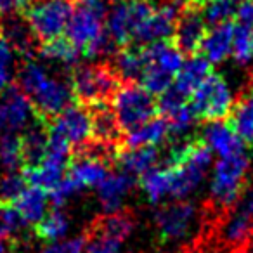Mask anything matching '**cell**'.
I'll return each instance as SVG.
<instances>
[{"label":"cell","mask_w":253,"mask_h":253,"mask_svg":"<svg viewBox=\"0 0 253 253\" xmlns=\"http://www.w3.org/2000/svg\"><path fill=\"white\" fill-rule=\"evenodd\" d=\"M153 0H118L106 14V32L115 45L132 42L139 26L153 12Z\"/></svg>","instance_id":"9"},{"label":"cell","mask_w":253,"mask_h":253,"mask_svg":"<svg viewBox=\"0 0 253 253\" xmlns=\"http://www.w3.org/2000/svg\"><path fill=\"white\" fill-rule=\"evenodd\" d=\"M120 78L111 68L106 66H80L71 75V88L77 99L84 104L94 106L113 97L120 87Z\"/></svg>","instance_id":"10"},{"label":"cell","mask_w":253,"mask_h":253,"mask_svg":"<svg viewBox=\"0 0 253 253\" xmlns=\"http://www.w3.org/2000/svg\"><path fill=\"white\" fill-rule=\"evenodd\" d=\"M16 71V50L7 40H0V94L11 87Z\"/></svg>","instance_id":"38"},{"label":"cell","mask_w":253,"mask_h":253,"mask_svg":"<svg viewBox=\"0 0 253 253\" xmlns=\"http://www.w3.org/2000/svg\"><path fill=\"white\" fill-rule=\"evenodd\" d=\"M232 39H234V25L231 21L211 25L201 40L200 52L210 64H220L231 56Z\"/></svg>","instance_id":"18"},{"label":"cell","mask_w":253,"mask_h":253,"mask_svg":"<svg viewBox=\"0 0 253 253\" xmlns=\"http://www.w3.org/2000/svg\"><path fill=\"white\" fill-rule=\"evenodd\" d=\"M238 2H239V0H238Z\"/></svg>","instance_id":"48"},{"label":"cell","mask_w":253,"mask_h":253,"mask_svg":"<svg viewBox=\"0 0 253 253\" xmlns=\"http://www.w3.org/2000/svg\"><path fill=\"white\" fill-rule=\"evenodd\" d=\"M203 142L208 146L211 153L218 158H227V156L243 155L245 151V142L236 134L231 123H225L222 120H211L203 128Z\"/></svg>","instance_id":"15"},{"label":"cell","mask_w":253,"mask_h":253,"mask_svg":"<svg viewBox=\"0 0 253 253\" xmlns=\"http://www.w3.org/2000/svg\"><path fill=\"white\" fill-rule=\"evenodd\" d=\"M4 33H5V40L11 43L16 52H28L32 49L35 35L30 30L26 19H19V18L7 19V23L4 26Z\"/></svg>","instance_id":"32"},{"label":"cell","mask_w":253,"mask_h":253,"mask_svg":"<svg viewBox=\"0 0 253 253\" xmlns=\"http://www.w3.org/2000/svg\"><path fill=\"white\" fill-rule=\"evenodd\" d=\"M97 231L125 241L132 234V231H134V222H132V218L128 215L120 213V211L108 213L104 215V218H101V222L97 225Z\"/></svg>","instance_id":"35"},{"label":"cell","mask_w":253,"mask_h":253,"mask_svg":"<svg viewBox=\"0 0 253 253\" xmlns=\"http://www.w3.org/2000/svg\"><path fill=\"white\" fill-rule=\"evenodd\" d=\"M134 187V175L126 172H109L97 186V201L104 215L122 210Z\"/></svg>","instance_id":"14"},{"label":"cell","mask_w":253,"mask_h":253,"mask_svg":"<svg viewBox=\"0 0 253 253\" xmlns=\"http://www.w3.org/2000/svg\"><path fill=\"white\" fill-rule=\"evenodd\" d=\"M250 162L245 155L220 158L213 167L210 182V196L218 207H232L241 196Z\"/></svg>","instance_id":"7"},{"label":"cell","mask_w":253,"mask_h":253,"mask_svg":"<svg viewBox=\"0 0 253 253\" xmlns=\"http://www.w3.org/2000/svg\"><path fill=\"white\" fill-rule=\"evenodd\" d=\"M169 134H170V126L167 118L153 116L148 122L134 126L130 130H126L125 144L126 148H144V146L156 148V146L165 141Z\"/></svg>","instance_id":"20"},{"label":"cell","mask_w":253,"mask_h":253,"mask_svg":"<svg viewBox=\"0 0 253 253\" xmlns=\"http://www.w3.org/2000/svg\"><path fill=\"white\" fill-rule=\"evenodd\" d=\"M19 88L32 101L40 118H52L73 102L70 82L52 75L39 61H26L19 70Z\"/></svg>","instance_id":"1"},{"label":"cell","mask_w":253,"mask_h":253,"mask_svg":"<svg viewBox=\"0 0 253 253\" xmlns=\"http://www.w3.org/2000/svg\"><path fill=\"white\" fill-rule=\"evenodd\" d=\"M47 203H49V193L28 184L12 205L19 211L26 225H37L43 218V215L47 213Z\"/></svg>","instance_id":"22"},{"label":"cell","mask_w":253,"mask_h":253,"mask_svg":"<svg viewBox=\"0 0 253 253\" xmlns=\"http://www.w3.org/2000/svg\"><path fill=\"white\" fill-rule=\"evenodd\" d=\"M155 225L165 245H180L194 234L200 224V210L193 201L173 200L155 211Z\"/></svg>","instance_id":"4"},{"label":"cell","mask_w":253,"mask_h":253,"mask_svg":"<svg viewBox=\"0 0 253 253\" xmlns=\"http://www.w3.org/2000/svg\"><path fill=\"white\" fill-rule=\"evenodd\" d=\"M78 193H82V191L78 189L73 184V180L66 175V177H63V180H61L52 191H50V200H52V203L56 205V207H63L71 198L77 196Z\"/></svg>","instance_id":"41"},{"label":"cell","mask_w":253,"mask_h":253,"mask_svg":"<svg viewBox=\"0 0 253 253\" xmlns=\"http://www.w3.org/2000/svg\"><path fill=\"white\" fill-rule=\"evenodd\" d=\"M177 14H179V9L172 7V5L162 4L155 7L135 32L134 42L148 45V43L160 42V40L172 39L173 32H175Z\"/></svg>","instance_id":"13"},{"label":"cell","mask_w":253,"mask_h":253,"mask_svg":"<svg viewBox=\"0 0 253 253\" xmlns=\"http://www.w3.org/2000/svg\"><path fill=\"white\" fill-rule=\"evenodd\" d=\"M113 71L123 82H139L144 71V50L142 47L126 45L113 59Z\"/></svg>","instance_id":"25"},{"label":"cell","mask_w":253,"mask_h":253,"mask_svg":"<svg viewBox=\"0 0 253 253\" xmlns=\"http://www.w3.org/2000/svg\"><path fill=\"white\" fill-rule=\"evenodd\" d=\"M160 155L156 148L144 146V148H126L125 151L116 155V163H118L122 172L130 173V175H142L148 170L158 163Z\"/></svg>","instance_id":"23"},{"label":"cell","mask_w":253,"mask_h":253,"mask_svg":"<svg viewBox=\"0 0 253 253\" xmlns=\"http://www.w3.org/2000/svg\"><path fill=\"white\" fill-rule=\"evenodd\" d=\"M123 241L118 238H113L104 232L95 231V234L85 243L84 253H122Z\"/></svg>","instance_id":"39"},{"label":"cell","mask_w":253,"mask_h":253,"mask_svg":"<svg viewBox=\"0 0 253 253\" xmlns=\"http://www.w3.org/2000/svg\"><path fill=\"white\" fill-rule=\"evenodd\" d=\"M73 9L71 0H33L25 19L35 39L50 42L66 33Z\"/></svg>","instance_id":"6"},{"label":"cell","mask_w":253,"mask_h":253,"mask_svg":"<svg viewBox=\"0 0 253 253\" xmlns=\"http://www.w3.org/2000/svg\"><path fill=\"white\" fill-rule=\"evenodd\" d=\"M97 2H102V0H78V4H97Z\"/></svg>","instance_id":"45"},{"label":"cell","mask_w":253,"mask_h":253,"mask_svg":"<svg viewBox=\"0 0 253 253\" xmlns=\"http://www.w3.org/2000/svg\"><path fill=\"white\" fill-rule=\"evenodd\" d=\"M66 39L82 50L84 57L97 59L111 52L115 43L106 32V5L78 4L66 28Z\"/></svg>","instance_id":"2"},{"label":"cell","mask_w":253,"mask_h":253,"mask_svg":"<svg viewBox=\"0 0 253 253\" xmlns=\"http://www.w3.org/2000/svg\"><path fill=\"white\" fill-rule=\"evenodd\" d=\"M0 40H2V26H0Z\"/></svg>","instance_id":"46"},{"label":"cell","mask_w":253,"mask_h":253,"mask_svg":"<svg viewBox=\"0 0 253 253\" xmlns=\"http://www.w3.org/2000/svg\"><path fill=\"white\" fill-rule=\"evenodd\" d=\"M231 56L241 66L253 63V30L245 26H234V39H232Z\"/></svg>","instance_id":"34"},{"label":"cell","mask_w":253,"mask_h":253,"mask_svg":"<svg viewBox=\"0 0 253 253\" xmlns=\"http://www.w3.org/2000/svg\"><path fill=\"white\" fill-rule=\"evenodd\" d=\"M40 54L45 61L63 64V66H77L78 61L84 57L82 50L77 45H73L66 37H59V39H54L50 42H43Z\"/></svg>","instance_id":"29"},{"label":"cell","mask_w":253,"mask_h":253,"mask_svg":"<svg viewBox=\"0 0 253 253\" xmlns=\"http://www.w3.org/2000/svg\"><path fill=\"white\" fill-rule=\"evenodd\" d=\"M32 0H0V14H14L28 7Z\"/></svg>","instance_id":"43"},{"label":"cell","mask_w":253,"mask_h":253,"mask_svg":"<svg viewBox=\"0 0 253 253\" xmlns=\"http://www.w3.org/2000/svg\"><path fill=\"white\" fill-rule=\"evenodd\" d=\"M252 234H253V231H252Z\"/></svg>","instance_id":"47"},{"label":"cell","mask_w":253,"mask_h":253,"mask_svg":"<svg viewBox=\"0 0 253 253\" xmlns=\"http://www.w3.org/2000/svg\"><path fill=\"white\" fill-rule=\"evenodd\" d=\"M0 253H9V248H7V245H5L4 239H0Z\"/></svg>","instance_id":"44"},{"label":"cell","mask_w":253,"mask_h":253,"mask_svg":"<svg viewBox=\"0 0 253 253\" xmlns=\"http://www.w3.org/2000/svg\"><path fill=\"white\" fill-rule=\"evenodd\" d=\"M234 16L239 26L253 30V0H239Z\"/></svg>","instance_id":"42"},{"label":"cell","mask_w":253,"mask_h":253,"mask_svg":"<svg viewBox=\"0 0 253 253\" xmlns=\"http://www.w3.org/2000/svg\"><path fill=\"white\" fill-rule=\"evenodd\" d=\"M28 186L25 179V173L14 172H4L0 175V203H14L16 198L25 191Z\"/></svg>","instance_id":"36"},{"label":"cell","mask_w":253,"mask_h":253,"mask_svg":"<svg viewBox=\"0 0 253 253\" xmlns=\"http://www.w3.org/2000/svg\"><path fill=\"white\" fill-rule=\"evenodd\" d=\"M191 106L198 118L224 120L234 108V94L224 77L210 73L191 94Z\"/></svg>","instance_id":"8"},{"label":"cell","mask_w":253,"mask_h":253,"mask_svg":"<svg viewBox=\"0 0 253 253\" xmlns=\"http://www.w3.org/2000/svg\"><path fill=\"white\" fill-rule=\"evenodd\" d=\"M231 125L245 144L253 142V87L236 102L231 111Z\"/></svg>","instance_id":"28"},{"label":"cell","mask_w":253,"mask_h":253,"mask_svg":"<svg viewBox=\"0 0 253 253\" xmlns=\"http://www.w3.org/2000/svg\"><path fill=\"white\" fill-rule=\"evenodd\" d=\"M47 144H49V128L32 123L21 137L23 158L26 165L33 167L42 162L47 153Z\"/></svg>","instance_id":"27"},{"label":"cell","mask_w":253,"mask_h":253,"mask_svg":"<svg viewBox=\"0 0 253 253\" xmlns=\"http://www.w3.org/2000/svg\"><path fill=\"white\" fill-rule=\"evenodd\" d=\"M111 109L122 126V130L126 132L156 116L158 104L151 92L146 90L142 85L130 82L128 85L116 88L111 99Z\"/></svg>","instance_id":"5"},{"label":"cell","mask_w":253,"mask_h":253,"mask_svg":"<svg viewBox=\"0 0 253 253\" xmlns=\"http://www.w3.org/2000/svg\"><path fill=\"white\" fill-rule=\"evenodd\" d=\"M49 134L63 139L71 148L85 146L92 137V113L84 106L70 104L52 116Z\"/></svg>","instance_id":"11"},{"label":"cell","mask_w":253,"mask_h":253,"mask_svg":"<svg viewBox=\"0 0 253 253\" xmlns=\"http://www.w3.org/2000/svg\"><path fill=\"white\" fill-rule=\"evenodd\" d=\"M26 227L25 220L12 203H0V239L16 236Z\"/></svg>","instance_id":"37"},{"label":"cell","mask_w":253,"mask_h":253,"mask_svg":"<svg viewBox=\"0 0 253 253\" xmlns=\"http://www.w3.org/2000/svg\"><path fill=\"white\" fill-rule=\"evenodd\" d=\"M238 0H203L198 9L203 14L205 21L210 25L225 23L236 14Z\"/></svg>","instance_id":"33"},{"label":"cell","mask_w":253,"mask_h":253,"mask_svg":"<svg viewBox=\"0 0 253 253\" xmlns=\"http://www.w3.org/2000/svg\"><path fill=\"white\" fill-rule=\"evenodd\" d=\"M144 50V71L139 84L153 95H162L173 84L184 64L182 50L170 40L148 43Z\"/></svg>","instance_id":"3"},{"label":"cell","mask_w":253,"mask_h":253,"mask_svg":"<svg viewBox=\"0 0 253 253\" xmlns=\"http://www.w3.org/2000/svg\"><path fill=\"white\" fill-rule=\"evenodd\" d=\"M207 33V21L198 7L187 5L186 12H182L175 23V32H173V40L175 45L182 52L194 54L200 50L201 40Z\"/></svg>","instance_id":"16"},{"label":"cell","mask_w":253,"mask_h":253,"mask_svg":"<svg viewBox=\"0 0 253 253\" xmlns=\"http://www.w3.org/2000/svg\"><path fill=\"white\" fill-rule=\"evenodd\" d=\"M109 173L106 156L95 153H84L70 163L68 177L80 191L87 187H97L101 180Z\"/></svg>","instance_id":"17"},{"label":"cell","mask_w":253,"mask_h":253,"mask_svg":"<svg viewBox=\"0 0 253 253\" xmlns=\"http://www.w3.org/2000/svg\"><path fill=\"white\" fill-rule=\"evenodd\" d=\"M252 218L253 211L248 207L241 205L234 213L229 215V218L222 225V238L225 239V243L234 246H241L243 243L248 241V238L252 236Z\"/></svg>","instance_id":"26"},{"label":"cell","mask_w":253,"mask_h":253,"mask_svg":"<svg viewBox=\"0 0 253 253\" xmlns=\"http://www.w3.org/2000/svg\"><path fill=\"white\" fill-rule=\"evenodd\" d=\"M85 238H70L59 239L45 245L39 253H84L85 250Z\"/></svg>","instance_id":"40"},{"label":"cell","mask_w":253,"mask_h":253,"mask_svg":"<svg viewBox=\"0 0 253 253\" xmlns=\"http://www.w3.org/2000/svg\"><path fill=\"white\" fill-rule=\"evenodd\" d=\"M92 113V137L104 146H113L120 137V126L113 109L106 108L104 102L94 104Z\"/></svg>","instance_id":"24"},{"label":"cell","mask_w":253,"mask_h":253,"mask_svg":"<svg viewBox=\"0 0 253 253\" xmlns=\"http://www.w3.org/2000/svg\"><path fill=\"white\" fill-rule=\"evenodd\" d=\"M141 187L149 203L158 205L167 200H172L173 191V172L172 167H153L141 175Z\"/></svg>","instance_id":"19"},{"label":"cell","mask_w":253,"mask_h":253,"mask_svg":"<svg viewBox=\"0 0 253 253\" xmlns=\"http://www.w3.org/2000/svg\"><path fill=\"white\" fill-rule=\"evenodd\" d=\"M25 163L23 158L21 139L16 134H5L0 137V170L2 172H14Z\"/></svg>","instance_id":"31"},{"label":"cell","mask_w":253,"mask_h":253,"mask_svg":"<svg viewBox=\"0 0 253 253\" xmlns=\"http://www.w3.org/2000/svg\"><path fill=\"white\" fill-rule=\"evenodd\" d=\"M210 75V63L205 59L203 56H191L187 61H184L182 68L177 73L175 80L170 87L177 92V94L184 95L186 99L191 97L198 85Z\"/></svg>","instance_id":"21"},{"label":"cell","mask_w":253,"mask_h":253,"mask_svg":"<svg viewBox=\"0 0 253 253\" xmlns=\"http://www.w3.org/2000/svg\"><path fill=\"white\" fill-rule=\"evenodd\" d=\"M35 118V108L21 88H11L0 94V137L26 130Z\"/></svg>","instance_id":"12"},{"label":"cell","mask_w":253,"mask_h":253,"mask_svg":"<svg viewBox=\"0 0 253 253\" xmlns=\"http://www.w3.org/2000/svg\"><path fill=\"white\" fill-rule=\"evenodd\" d=\"M71 229V220L61 208L47 211L42 220L37 224V236L47 243L59 241L68 236Z\"/></svg>","instance_id":"30"}]
</instances>
